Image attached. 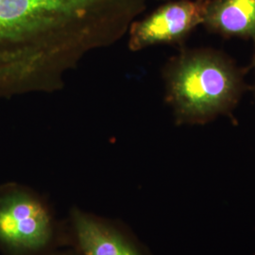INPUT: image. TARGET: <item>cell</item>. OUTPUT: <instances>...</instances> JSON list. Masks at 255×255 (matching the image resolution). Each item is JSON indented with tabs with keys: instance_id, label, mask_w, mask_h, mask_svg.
<instances>
[{
	"instance_id": "8992f818",
	"label": "cell",
	"mask_w": 255,
	"mask_h": 255,
	"mask_svg": "<svg viewBox=\"0 0 255 255\" xmlns=\"http://www.w3.org/2000/svg\"><path fill=\"white\" fill-rule=\"evenodd\" d=\"M46 255H78L72 249L69 248H64V249H59L57 251H54L50 254Z\"/></svg>"
},
{
	"instance_id": "5b68a950",
	"label": "cell",
	"mask_w": 255,
	"mask_h": 255,
	"mask_svg": "<svg viewBox=\"0 0 255 255\" xmlns=\"http://www.w3.org/2000/svg\"><path fill=\"white\" fill-rule=\"evenodd\" d=\"M202 25L219 36L255 45V0H206Z\"/></svg>"
},
{
	"instance_id": "277c9868",
	"label": "cell",
	"mask_w": 255,
	"mask_h": 255,
	"mask_svg": "<svg viewBox=\"0 0 255 255\" xmlns=\"http://www.w3.org/2000/svg\"><path fill=\"white\" fill-rule=\"evenodd\" d=\"M206 0H176L154 9L145 18L134 20L128 30L132 52L158 45L183 46L193 30L202 25Z\"/></svg>"
},
{
	"instance_id": "52a82bcc",
	"label": "cell",
	"mask_w": 255,
	"mask_h": 255,
	"mask_svg": "<svg viewBox=\"0 0 255 255\" xmlns=\"http://www.w3.org/2000/svg\"><path fill=\"white\" fill-rule=\"evenodd\" d=\"M253 64H254V66H255V55H254V59H253Z\"/></svg>"
},
{
	"instance_id": "7a4b0ae2",
	"label": "cell",
	"mask_w": 255,
	"mask_h": 255,
	"mask_svg": "<svg viewBox=\"0 0 255 255\" xmlns=\"http://www.w3.org/2000/svg\"><path fill=\"white\" fill-rule=\"evenodd\" d=\"M64 248V219L43 195L17 182L0 185L2 255H46Z\"/></svg>"
},
{
	"instance_id": "3957f363",
	"label": "cell",
	"mask_w": 255,
	"mask_h": 255,
	"mask_svg": "<svg viewBox=\"0 0 255 255\" xmlns=\"http://www.w3.org/2000/svg\"><path fill=\"white\" fill-rule=\"evenodd\" d=\"M65 248L78 255H147L127 226L74 206L64 219Z\"/></svg>"
},
{
	"instance_id": "6da1fadb",
	"label": "cell",
	"mask_w": 255,
	"mask_h": 255,
	"mask_svg": "<svg viewBox=\"0 0 255 255\" xmlns=\"http://www.w3.org/2000/svg\"><path fill=\"white\" fill-rule=\"evenodd\" d=\"M245 70L213 48H182L163 70L164 101L177 125H203L230 115L246 91Z\"/></svg>"
}]
</instances>
